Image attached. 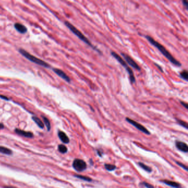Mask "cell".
Segmentation results:
<instances>
[{"label":"cell","instance_id":"4","mask_svg":"<svg viewBox=\"0 0 188 188\" xmlns=\"http://www.w3.org/2000/svg\"><path fill=\"white\" fill-rule=\"evenodd\" d=\"M19 52H20V53L22 55L24 56L25 58L27 59L28 60H29L30 61L36 63V64L37 65H39L40 66L44 67H45V68H50V66L48 63L43 61V60L38 58V57L34 56L32 55H31V54H30L28 52H27V51L23 50V49H19Z\"/></svg>","mask_w":188,"mask_h":188},{"label":"cell","instance_id":"14","mask_svg":"<svg viewBox=\"0 0 188 188\" xmlns=\"http://www.w3.org/2000/svg\"><path fill=\"white\" fill-rule=\"evenodd\" d=\"M32 119L34 121V122L36 123L37 125L39 126V127L41 129H43L44 127V124L43 123L42 121H41L39 117H38L37 116H32Z\"/></svg>","mask_w":188,"mask_h":188},{"label":"cell","instance_id":"17","mask_svg":"<svg viewBox=\"0 0 188 188\" xmlns=\"http://www.w3.org/2000/svg\"><path fill=\"white\" fill-rule=\"evenodd\" d=\"M41 117H42V118L43 119V121H44V124H45V126H46L47 127V129L48 131H50V130L51 129V125H50V121L49 120V119L47 118V117H46L45 116H41Z\"/></svg>","mask_w":188,"mask_h":188},{"label":"cell","instance_id":"16","mask_svg":"<svg viewBox=\"0 0 188 188\" xmlns=\"http://www.w3.org/2000/svg\"><path fill=\"white\" fill-rule=\"evenodd\" d=\"M0 153L6 155H11L12 154V151L6 147H1L0 146Z\"/></svg>","mask_w":188,"mask_h":188},{"label":"cell","instance_id":"21","mask_svg":"<svg viewBox=\"0 0 188 188\" xmlns=\"http://www.w3.org/2000/svg\"><path fill=\"white\" fill-rule=\"evenodd\" d=\"M177 122L179 124V125H180L181 126H182L183 127H185V129H187V124L186 123L184 122V121L183 120H179V119H177Z\"/></svg>","mask_w":188,"mask_h":188},{"label":"cell","instance_id":"13","mask_svg":"<svg viewBox=\"0 0 188 188\" xmlns=\"http://www.w3.org/2000/svg\"><path fill=\"white\" fill-rule=\"evenodd\" d=\"M162 182L164 183L165 184L167 185L170 186H172L174 188H180V185L178 184V183L174 182V181H172L170 180H162Z\"/></svg>","mask_w":188,"mask_h":188},{"label":"cell","instance_id":"2","mask_svg":"<svg viewBox=\"0 0 188 188\" xmlns=\"http://www.w3.org/2000/svg\"><path fill=\"white\" fill-rule=\"evenodd\" d=\"M65 24L66 25V26L69 29L71 30L72 32L74 33L75 36H77L79 39H81L82 41H83V42L87 44V45H88L89 46L91 47L92 49H93L94 50L96 51L97 52H98L99 54H102V53H101V51L98 49L97 47H95V46H94L93 44H92V43L91 42V41H90V40H89L88 38L86 37L83 34L81 31H79L77 28H76L74 25H73L72 24H71L70 23V22H67V21H66L65 22Z\"/></svg>","mask_w":188,"mask_h":188},{"label":"cell","instance_id":"6","mask_svg":"<svg viewBox=\"0 0 188 188\" xmlns=\"http://www.w3.org/2000/svg\"><path fill=\"white\" fill-rule=\"evenodd\" d=\"M73 167L77 172H82L87 168L86 162L79 159H76L73 162Z\"/></svg>","mask_w":188,"mask_h":188},{"label":"cell","instance_id":"29","mask_svg":"<svg viewBox=\"0 0 188 188\" xmlns=\"http://www.w3.org/2000/svg\"><path fill=\"white\" fill-rule=\"evenodd\" d=\"M4 128V125L2 123H0V129H2Z\"/></svg>","mask_w":188,"mask_h":188},{"label":"cell","instance_id":"20","mask_svg":"<svg viewBox=\"0 0 188 188\" xmlns=\"http://www.w3.org/2000/svg\"><path fill=\"white\" fill-rule=\"evenodd\" d=\"M105 168L107 170L109 171H113L115 170V169L116 168L115 165H112V164H105Z\"/></svg>","mask_w":188,"mask_h":188},{"label":"cell","instance_id":"7","mask_svg":"<svg viewBox=\"0 0 188 188\" xmlns=\"http://www.w3.org/2000/svg\"><path fill=\"white\" fill-rule=\"evenodd\" d=\"M126 120L127 121V122L129 123L130 124H131V125H132L133 126H134L135 127H136V128L138 129V130H139L140 131H142V132L145 133L147 135L150 134V132L148 131V130L147 129H146V127H145L144 126H142L141 124L137 123L136 122H135V121L131 119H130V118H129V117H126Z\"/></svg>","mask_w":188,"mask_h":188},{"label":"cell","instance_id":"18","mask_svg":"<svg viewBox=\"0 0 188 188\" xmlns=\"http://www.w3.org/2000/svg\"><path fill=\"white\" fill-rule=\"evenodd\" d=\"M139 166L141 167V168H142L143 169H144L145 171L147 172H149V173H150V172H152V169L151 168H150L149 167L147 166V165H146V164H143L142 163H139Z\"/></svg>","mask_w":188,"mask_h":188},{"label":"cell","instance_id":"9","mask_svg":"<svg viewBox=\"0 0 188 188\" xmlns=\"http://www.w3.org/2000/svg\"><path fill=\"white\" fill-rule=\"evenodd\" d=\"M14 27L15 29L17 30V31L21 34H25L27 32V28L24 25L21 23H15Z\"/></svg>","mask_w":188,"mask_h":188},{"label":"cell","instance_id":"30","mask_svg":"<svg viewBox=\"0 0 188 188\" xmlns=\"http://www.w3.org/2000/svg\"><path fill=\"white\" fill-rule=\"evenodd\" d=\"M12 188H14V187H12Z\"/></svg>","mask_w":188,"mask_h":188},{"label":"cell","instance_id":"22","mask_svg":"<svg viewBox=\"0 0 188 188\" xmlns=\"http://www.w3.org/2000/svg\"><path fill=\"white\" fill-rule=\"evenodd\" d=\"M76 177H77L79 179H82L85 181H92V179L90 178L87 177H84V176H78V175H77V176H75Z\"/></svg>","mask_w":188,"mask_h":188},{"label":"cell","instance_id":"8","mask_svg":"<svg viewBox=\"0 0 188 188\" xmlns=\"http://www.w3.org/2000/svg\"><path fill=\"white\" fill-rule=\"evenodd\" d=\"M53 70L56 75H58L60 77H61L63 79H64V80L66 81L67 82L70 83V82H71V79H70V78L67 75V74L65 72L62 71L61 70L54 68V69H53Z\"/></svg>","mask_w":188,"mask_h":188},{"label":"cell","instance_id":"26","mask_svg":"<svg viewBox=\"0 0 188 188\" xmlns=\"http://www.w3.org/2000/svg\"><path fill=\"white\" fill-rule=\"evenodd\" d=\"M0 98L2 99H4L6 100H9V99L6 96H5V95H0Z\"/></svg>","mask_w":188,"mask_h":188},{"label":"cell","instance_id":"27","mask_svg":"<svg viewBox=\"0 0 188 188\" xmlns=\"http://www.w3.org/2000/svg\"><path fill=\"white\" fill-rule=\"evenodd\" d=\"M180 103H181V104L182 105V106H183L186 109H187V108H188V107H187V104L186 103H185V102H184V101H180Z\"/></svg>","mask_w":188,"mask_h":188},{"label":"cell","instance_id":"10","mask_svg":"<svg viewBox=\"0 0 188 188\" xmlns=\"http://www.w3.org/2000/svg\"><path fill=\"white\" fill-rule=\"evenodd\" d=\"M176 146L178 149L185 153L188 152V147L187 145L185 142L178 141L176 142Z\"/></svg>","mask_w":188,"mask_h":188},{"label":"cell","instance_id":"19","mask_svg":"<svg viewBox=\"0 0 188 188\" xmlns=\"http://www.w3.org/2000/svg\"><path fill=\"white\" fill-rule=\"evenodd\" d=\"M59 151L62 153H65L67 151V148L65 145H60L58 147Z\"/></svg>","mask_w":188,"mask_h":188},{"label":"cell","instance_id":"11","mask_svg":"<svg viewBox=\"0 0 188 188\" xmlns=\"http://www.w3.org/2000/svg\"><path fill=\"white\" fill-rule=\"evenodd\" d=\"M15 131L17 133V134L24 136V137H26V138H32L33 137V133L30 132L25 131H24V130H22L18 129H15Z\"/></svg>","mask_w":188,"mask_h":188},{"label":"cell","instance_id":"28","mask_svg":"<svg viewBox=\"0 0 188 188\" xmlns=\"http://www.w3.org/2000/svg\"><path fill=\"white\" fill-rule=\"evenodd\" d=\"M155 65L156 66V67H158V69L159 70H160L162 72H163V69H162V67L161 66H160V65H158V64H157V63H155Z\"/></svg>","mask_w":188,"mask_h":188},{"label":"cell","instance_id":"5","mask_svg":"<svg viewBox=\"0 0 188 188\" xmlns=\"http://www.w3.org/2000/svg\"><path fill=\"white\" fill-rule=\"evenodd\" d=\"M121 55L123 57V58L125 59V62H127L128 64L131 66L132 68L135 69V70H138V71H140L141 70V68L139 66V65L134 60H133L131 56H130L129 55H127V54L124 53H121Z\"/></svg>","mask_w":188,"mask_h":188},{"label":"cell","instance_id":"25","mask_svg":"<svg viewBox=\"0 0 188 188\" xmlns=\"http://www.w3.org/2000/svg\"><path fill=\"white\" fill-rule=\"evenodd\" d=\"M177 163L178 165H180V166L181 167H182L183 168H184V169L185 170H187V167L186 166V165H184V164H181V163H180V162H177Z\"/></svg>","mask_w":188,"mask_h":188},{"label":"cell","instance_id":"3","mask_svg":"<svg viewBox=\"0 0 188 188\" xmlns=\"http://www.w3.org/2000/svg\"><path fill=\"white\" fill-rule=\"evenodd\" d=\"M111 55L114 59H115L117 61H118L120 64L124 67V68L125 69L127 72L128 73V74H129L130 83H131V84L134 83L136 81L134 74H133V72L132 71V69L131 68H130L128 66V65L126 64V62L125 61V60H124L119 55H118V54L114 52H111Z\"/></svg>","mask_w":188,"mask_h":188},{"label":"cell","instance_id":"24","mask_svg":"<svg viewBox=\"0 0 188 188\" xmlns=\"http://www.w3.org/2000/svg\"><path fill=\"white\" fill-rule=\"evenodd\" d=\"M184 6L185 7L186 9H188V1L187 0H183L182 1Z\"/></svg>","mask_w":188,"mask_h":188},{"label":"cell","instance_id":"1","mask_svg":"<svg viewBox=\"0 0 188 188\" xmlns=\"http://www.w3.org/2000/svg\"><path fill=\"white\" fill-rule=\"evenodd\" d=\"M145 38L153 46H154L160 51V52L162 54V55L165 56V57H166L172 64H173L174 65L177 67H180L181 66V63L175 59L174 57L171 55V54L162 45V44L159 43L158 41H156L153 38H152L149 36H147H147H145Z\"/></svg>","mask_w":188,"mask_h":188},{"label":"cell","instance_id":"23","mask_svg":"<svg viewBox=\"0 0 188 188\" xmlns=\"http://www.w3.org/2000/svg\"><path fill=\"white\" fill-rule=\"evenodd\" d=\"M142 184L144 185L147 187V188H154L153 186L151 184H149V183H146V182H143Z\"/></svg>","mask_w":188,"mask_h":188},{"label":"cell","instance_id":"15","mask_svg":"<svg viewBox=\"0 0 188 188\" xmlns=\"http://www.w3.org/2000/svg\"><path fill=\"white\" fill-rule=\"evenodd\" d=\"M179 76L181 78H182L184 80L187 81V79H188V72L186 71V70H183V71H181Z\"/></svg>","mask_w":188,"mask_h":188},{"label":"cell","instance_id":"12","mask_svg":"<svg viewBox=\"0 0 188 188\" xmlns=\"http://www.w3.org/2000/svg\"><path fill=\"white\" fill-rule=\"evenodd\" d=\"M58 136L59 137L60 139L61 140V141L64 143H68L70 142V140L68 138V136L66 135L65 132L62 131H60L58 133Z\"/></svg>","mask_w":188,"mask_h":188}]
</instances>
